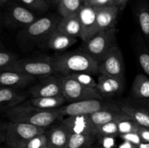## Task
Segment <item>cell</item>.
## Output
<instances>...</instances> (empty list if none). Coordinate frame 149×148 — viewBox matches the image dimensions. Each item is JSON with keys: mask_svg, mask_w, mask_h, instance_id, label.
<instances>
[{"mask_svg": "<svg viewBox=\"0 0 149 148\" xmlns=\"http://www.w3.org/2000/svg\"><path fill=\"white\" fill-rule=\"evenodd\" d=\"M101 148H102V147H101Z\"/></svg>", "mask_w": 149, "mask_h": 148, "instance_id": "49", "label": "cell"}, {"mask_svg": "<svg viewBox=\"0 0 149 148\" xmlns=\"http://www.w3.org/2000/svg\"><path fill=\"white\" fill-rule=\"evenodd\" d=\"M10 0H0V3H1V5H4V4H7L9 2Z\"/></svg>", "mask_w": 149, "mask_h": 148, "instance_id": "42", "label": "cell"}, {"mask_svg": "<svg viewBox=\"0 0 149 148\" xmlns=\"http://www.w3.org/2000/svg\"><path fill=\"white\" fill-rule=\"evenodd\" d=\"M59 78L62 95L68 102H74L91 99L103 100V97L96 89L85 86L70 75H61Z\"/></svg>", "mask_w": 149, "mask_h": 148, "instance_id": "7", "label": "cell"}, {"mask_svg": "<svg viewBox=\"0 0 149 148\" xmlns=\"http://www.w3.org/2000/svg\"><path fill=\"white\" fill-rule=\"evenodd\" d=\"M119 129L117 122H110L96 127L95 136H119Z\"/></svg>", "mask_w": 149, "mask_h": 148, "instance_id": "29", "label": "cell"}, {"mask_svg": "<svg viewBox=\"0 0 149 148\" xmlns=\"http://www.w3.org/2000/svg\"><path fill=\"white\" fill-rule=\"evenodd\" d=\"M138 133L141 136L143 142H149V128L141 127L138 131Z\"/></svg>", "mask_w": 149, "mask_h": 148, "instance_id": "38", "label": "cell"}, {"mask_svg": "<svg viewBox=\"0 0 149 148\" xmlns=\"http://www.w3.org/2000/svg\"><path fill=\"white\" fill-rule=\"evenodd\" d=\"M48 143L47 134L45 133H40L33 136L28 142L25 148H42Z\"/></svg>", "mask_w": 149, "mask_h": 148, "instance_id": "33", "label": "cell"}, {"mask_svg": "<svg viewBox=\"0 0 149 148\" xmlns=\"http://www.w3.org/2000/svg\"><path fill=\"white\" fill-rule=\"evenodd\" d=\"M70 135V132L63 125L55 126L48 132L47 145L49 148H64Z\"/></svg>", "mask_w": 149, "mask_h": 148, "instance_id": "21", "label": "cell"}, {"mask_svg": "<svg viewBox=\"0 0 149 148\" xmlns=\"http://www.w3.org/2000/svg\"><path fill=\"white\" fill-rule=\"evenodd\" d=\"M45 1H46L49 4H53V0H45Z\"/></svg>", "mask_w": 149, "mask_h": 148, "instance_id": "44", "label": "cell"}, {"mask_svg": "<svg viewBox=\"0 0 149 148\" xmlns=\"http://www.w3.org/2000/svg\"><path fill=\"white\" fill-rule=\"evenodd\" d=\"M125 88V79L100 74L96 89L103 97H113L121 94Z\"/></svg>", "mask_w": 149, "mask_h": 148, "instance_id": "16", "label": "cell"}, {"mask_svg": "<svg viewBox=\"0 0 149 148\" xmlns=\"http://www.w3.org/2000/svg\"><path fill=\"white\" fill-rule=\"evenodd\" d=\"M57 28L68 36L80 38L81 34V26L78 14L61 17Z\"/></svg>", "mask_w": 149, "mask_h": 148, "instance_id": "20", "label": "cell"}, {"mask_svg": "<svg viewBox=\"0 0 149 148\" xmlns=\"http://www.w3.org/2000/svg\"><path fill=\"white\" fill-rule=\"evenodd\" d=\"M119 148H138V146L134 145L133 144L130 143V142H129L124 141V142H122V143L119 145Z\"/></svg>", "mask_w": 149, "mask_h": 148, "instance_id": "40", "label": "cell"}, {"mask_svg": "<svg viewBox=\"0 0 149 148\" xmlns=\"http://www.w3.org/2000/svg\"><path fill=\"white\" fill-rule=\"evenodd\" d=\"M0 148H4V147H0Z\"/></svg>", "mask_w": 149, "mask_h": 148, "instance_id": "48", "label": "cell"}, {"mask_svg": "<svg viewBox=\"0 0 149 148\" xmlns=\"http://www.w3.org/2000/svg\"><path fill=\"white\" fill-rule=\"evenodd\" d=\"M135 15L141 32L149 42V4L146 1L138 4Z\"/></svg>", "mask_w": 149, "mask_h": 148, "instance_id": "25", "label": "cell"}, {"mask_svg": "<svg viewBox=\"0 0 149 148\" xmlns=\"http://www.w3.org/2000/svg\"><path fill=\"white\" fill-rule=\"evenodd\" d=\"M87 4H90L95 7H105L116 5L115 0H91Z\"/></svg>", "mask_w": 149, "mask_h": 148, "instance_id": "36", "label": "cell"}, {"mask_svg": "<svg viewBox=\"0 0 149 148\" xmlns=\"http://www.w3.org/2000/svg\"><path fill=\"white\" fill-rule=\"evenodd\" d=\"M116 33L117 30L116 28L97 32L88 40L84 41L82 46L80 47V50L100 62L110 51L117 45Z\"/></svg>", "mask_w": 149, "mask_h": 148, "instance_id": "5", "label": "cell"}, {"mask_svg": "<svg viewBox=\"0 0 149 148\" xmlns=\"http://www.w3.org/2000/svg\"><path fill=\"white\" fill-rule=\"evenodd\" d=\"M90 1H91V0H84V3H86V4H87V3L90 2Z\"/></svg>", "mask_w": 149, "mask_h": 148, "instance_id": "46", "label": "cell"}, {"mask_svg": "<svg viewBox=\"0 0 149 148\" xmlns=\"http://www.w3.org/2000/svg\"><path fill=\"white\" fill-rule=\"evenodd\" d=\"M42 148H49V146H48V145H46V146L43 147H42Z\"/></svg>", "mask_w": 149, "mask_h": 148, "instance_id": "47", "label": "cell"}, {"mask_svg": "<svg viewBox=\"0 0 149 148\" xmlns=\"http://www.w3.org/2000/svg\"><path fill=\"white\" fill-rule=\"evenodd\" d=\"M120 109L141 127L149 128V114L143 107L123 104L120 106Z\"/></svg>", "mask_w": 149, "mask_h": 148, "instance_id": "24", "label": "cell"}, {"mask_svg": "<svg viewBox=\"0 0 149 148\" xmlns=\"http://www.w3.org/2000/svg\"><path fill=\"white\" fill-rule=\"evenodd\" d=\"M38 19L32 10L25 6L12 4L7 8L3 15V23L12 28L27 27Z\"/></svg>", "mask_w": 149, "mask_h": 148, "instance_id": "9", "label": "cell"}, {"mask_svg": "<svg viewBox=\"0 0 149 148\" xmlns=\"http://www.w3.org/2000/svg\"><path fill=\"white\" fill-rule=\"evenodd\" d=\"M118 129L119 134L132 133V132H138L141 126L135 123L131 118H127L121 120L117 122Z\"/></svg>", "mask_w": 149, "mask_h": 148, "instance_id": "31", "label": "cell"}, {"mask_svg": "<svg viewBox=\"0 0 149 148\" xmlns=\"http://www.w3.org/2000/svg\"><path fill=\"white\" fill-rule=\"evenodd\" d=\"M61 124L68 129L70 133L95 136L96 126L88 115L67 116L63 119Z\"/></svg>", "mask_w": 149, "mask_h": 148, "instance_id": "11", "label": "cell"}, {"mask_svg": "<svg viewBox=\"0 0 149 148\" xmlns=\"http://www.w3.org/2000/svg\"><path fill=\"white\" fill-rule=\"evenodd\" d=\"M61 1V0H53V4L58 5V4H59L60 1Z\"/></svg>", "mask_w": 149, "mask_h": 148, "instance_id": "43", "label": "cell"}, {"mask_svg": "<svg viewBox=\"0 0 149 148\" xmlns=\"http://www.w3.org/2000/svg\"><path fill=\"white\" fill-rule=\"evenodd\" d=\"M6 113L10 121L29 123L44 129L63 117L58 109L42 110L33 107L27 102L7 110Z\"/></svg>", "mask_w": 149, "mask_h": 148, "instance_id": "2", "label": "cell"}, {"mask_svg": "<svg viewBox=\"0 0 149 148\" xmlns=\"http://www.w3.org/2000/svg\"><path fill=\"white\" fill-rule=\"evenodd\" d=\"M119 136L123 141L129 142L136 146H138L143 142L138 132H132V133H125V134H119Z\"/></svg>", "mask_w": 149, "mask_h": 148, "instance_id": "35", "label": "cell"}, {"mask_svg": "<svg viewBox=\"0 0 149 148\" xmlns=\"http://www.w3.org/2000/svg\"><path fill=\"white\" fill-rule=\"evenodd\" d=\"M11 71H20L35 78H45L55 73L53 57H38L19 59Z\"/></svg>", "mask_w": 149, "mask_h": 148, "instance_id": "6", "label": "cell"}, {"mask_svg": "<svg viewBox=\"0 0 149 148\" xmlns=\"http://www.w3.org/2000/svg\"><path fill=\"white\" fill-rule=\"evenodd\" d=\"M99 138L102 148H113L115 146V136H102Z\"/></svg>", "mask_w": 149, "mask_h": 148, "instance_id": "37", "label": "cell"}, {"mask_svg": "<svg viewBox=\"0 0 149 148\" xmlns=\"http://www.w3.org/2000/svg\"><path fill=\"white\" fill-rule=\"evenodd\" d=\"M119 11L120 10L116 5L96 7V26L95 34L97 32L115 28Z\"/></svg>", "mask_w": 149, "mask_h": 148, "instance_id": "14", "label": "cell"}, {"mask_svg": "<svg viewBox=\"0 0 149 148\" xmlns=\"http://www.w3.org/2000/svg\"><path fill=\"white\" fill-rule=\"evenodd\" d=\"M36 78L24 73L16 71H6L1 72L0 84L1 86L20 89L25 88L35 81Z\"/></svg>", "mask_w": 149, "mask_h": 148, "instance_id": "15", "label": "cell"}, {"mask_svg": "<svg viewBox=\"0 0 149 148\" xmlns=\"http://www.w3.org/2000/svg\"><path fill=\"white\" fill-rule=\"evenodd\" d=\"M99 74L125 79V67L123 55L117 45L110 51L103 60L99 62Z\"/></svg>", "mask_w": 149, "mask_h": 148, "instance_id": "10", "label": "cell"}, {"mask_svg": "<svg viewBox=\"0 0 149 148\" xmlns=\"http://www.w3.org/2000/svg\"><path fill=\"white\" fill-rule=\"evenodd\" d=\"M138 148H149V142H142L138 145Z\"/></svg>", "mask_w": 149, "mask_h": 148, "instance_id": "41", "label": "cell"}, {"mask_svg": "<svg viewBox=\"0 0 149 148\" xmlns=\"http://www.w3.org/2000/svg\"><path fill=\"white\" fill-rule=\"evenodd\" d=\"M138 57L141 68L149 76V52L145 48L138 49Z\"/></svg>", "mask_w": 149, "mask_h": 148, "instance_id": "34", "label": "cell"}, {"mask_svg": "<svg viewBox=\"0 0 149 148\" xmlns=\"http://www.w3.org/2000/svg\"><path fill=\"white\" fill-rule=\"evenodd\" d=\"M93 136L71 133L64 148H90L93 142Z\"/></svg>", "mask_w": 149, "mask_h": 148, "instance_id": "27", "label": "cell"}, {"mask_svg": "<svg viewBox=\"0 0 149 148\" xmlns=\"http://www.w3.org/2000/svg\"><path fill=\"white\" fill-rule=\"evenodd\" d=\"M90 117L96 127L110 122H118L123 119L130 118L121 110L120 107L100 110L90 115Z\"/></svg>", "mask_w": 149, "mask_h": 148, "instance_id": "18", "label": "cell"}, {"mask_svg": "<svg viewBox=\"0 0 149 148\" xmlns=\"http://www.w3.org/2000/svg\"><path fill=\"white\" fill-rule=\"evenodd\" d=\"M28 94L17 89L1 86L0 88V108L2 111L7 110L24 102Z\"/></svg>", "mask_w": 149, "mask_h": 148, "instance_id": "17", "label": "cell"}, {"mask_svg": "<svg viewBox=\"0 0 149 148\" xmlns=\"http://www.w3.org/2000/svg\"><path fill=\"white\" fill-rule=\"evenodd\" d=\"M29 94L33 98L49 97L62 95L61 81L59 77L50 75L42 78L29 90Z\"/></svg>", "mask_w": 149, "mask_h": 148, "instance_id": "12", "label": "cell"}, {"mask_svg": "<svg viewBox=\"0 0 149 148\" xmlns=\"http://www.w3.org/2000/svg\"><path fill=\"white\" fill-rule=\"evenodd\" d=\"M81 26V34L80 39L86 41L95 34L96 26V7L85 4L78 13Z\"/></svg>", "mask_w": 149, "mask_h": 148, "instance_id": "13", "label": "cell"}, {"mask_svg": "<svg viewBox=\"0 0 149 148\" xmlns=\"http://www.w3.org/2000/svg\"><path fill=\"white\" fill-rule=\"evenodd\" d=\"M55 73L70 75L76 73H99V62L83 51L66 52L53 57Z\"/></svg>", "mask_w": 149, "mask_h": 148, "instance_id": "1", "label": "cell"}, {"mask_svg": "<svg viewBox=\"0 0 149 148\" xmlns=\"http://www.w3.org/2000/svg\"><path fill=\"white\" fill-rule=\"evenodd\" d=\"M70 76H71L79 84L85 86L95 89L97 87V82L95 80L92 74L88 73H76L70 75Z\"/></svg>", "mask_w": 149, "mask_h": 148, "instance_id": "32", "label": "cell"}, {"mask_svg": "<svg viewBox=\"0 0 149 148\" xmlns=\"http://www.w3.org/2000/svg\"><path fill=\"white\" fill-rule=\"evenodd\" d=\"M23 5L32 11L43 13L49 10V4L45 0H19Z\"/></svg>", "mask_w": 149, "mask_h": 148, "instance_id": "30", "label": "cell"}, {"mask_svg": "<svg viewBox=\"0 0 149 148\" xmlns=\"http://www.w3.org/2000/svg\"><path fill=\"white\" fill-rule=\"evenodd\" d=\"M66 102V99L63 96L60 95L56 96V97L32 98L27 101V102L37 108L50 110H55V109L62 107Z\"/></svg>", "mask_w": 149, "mask_h": 148, "instance_id": "22", "label": "cell"}, {"mask_svg": "<svg viewBox=\"0 0 149 148\" xmlns=\"http://www.w3.org/2000/svg\"><path fill=\"white\" fill-rule=\"evenodd\" d=\"M132 94L138 100H149V78L146 75H135L132 85Z\"/></svg>", "mask_w": 149, "mask_h": 148, "instance_id": "23", "label": "cell"}, {"mask_svg": "<svg viewBox=\"0 0 149 148\" xmlns=\"http://www.w3.org/2000/svg\"><path fill=\"white\" fill-rule=\"evenodd\" d=\"M128 0H115V3H116V5L117 6L118 8L119 9V10H123L125 9V6H126Z\"/></svg>", "mask_w": 149, "mask_h": 148, "instance_id": "39", "label": "cell"}, {"mask_svg": "<svg viewBox=\"0 0 149 148\" xmlns=\"http://www.w3.org/2000/svg\"><path fill=\"white\" fill-rule=\"evenodd\" d=\"M77 42V38L70 36L55 28L48 36L44 45L55 51L65 50Z\"/></svg>", "mask_w": 149, "mask_h": 148, "instance_id": "19", "label": "cell"}, {"mask_svg": "<svg viewBox=\"0 0 149 148\" xmlns=\"http://www.w3.org/2000/svg\"><path fill=\"white\" fill-rule=\"evenodd\" d=\"M84 4V0H61L58 5L61 17H67L78 14Z\"/></svg>", "mask_w": 149, "mask_h": 148, "instance_id": "26", "label": "cell"}, {"mask_svg": "<svg viewBox=\"0 0 149 148\" xmlns=\"http://www.w3.org/2000/svg\"><path fill=\"white\" fill-rule=\"evenodd\" d=\"M143 108L145 109V110H146L147 112H148V114H149V107H143Z\"/></svg>", "mask_w": 149, "mask_h": 148, "instance_id": "45", "label": "cell"}, {"mask_svg": "<svg viewBox=\"0 0 149 148\" xmlns=\"http://www.w3.org/2000/svg\"><path fill=\"white\" fill-rule=\"evenodd\" d=\"M60 19L55 15L38 18L27 27L23 28L19 35V41L22 46H29L36 44H43L58 26Z\"/></svg>", "mask_w": 149, "mask_h": 148, "instance_id": "3", "label": "cell"}, {"mask_svg": "<svg viewBox=\"0 0 149 148\" xmlns=\"http://www.w3.org/2000/svg\"><path fill=\"white\" fill-rule=\"evenodd\" d=\"M45 133V129L20 122L10 121L4 126L1 139L9 148H25L33 136Z\"/></svg>", "mask_w": 149, "mask_h": 148, "instance_id": "4", "label": "cell"}, {"mask_svg": "<svg viewBox=\"0 0 149 148\" xmlns=\"http://www.w3.org/2000/svg\"><path fill=\"white\" fill-rule=\"evenodd\" d=\"M18 57L13 52L4 47L1 44L0 49V71L1 72L6 71H11L15 64L18 60Z\"/></svg>", "mask_w": 149, "mask_h": 148, "instance_id": "28", "label": "cell"}, {"mask_svg": "<svg viewBox=\"0 0 149 148\" xmlns=\"http://www.w3.org/2000/svg\"><path fill=\"white\" fill-rule=\"evenodd\" d=\"M116 107H119L111 102L103 101V100L91 99L70 102L69 104L63 105L58 109L62 116H71L78 115H90L100 110Z\"/></svg>", "mask_w": 149, "mask_h": 148, "instance_id": "8", "label": "cell"}]
</instances>
